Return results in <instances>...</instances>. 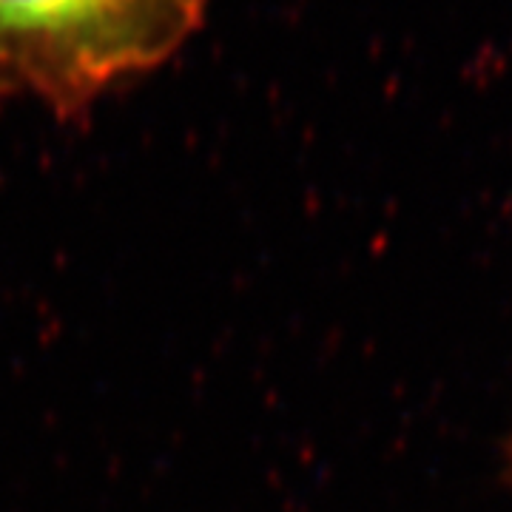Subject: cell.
I'll list each match as a JSON object with an SVG mask.
<instances>
[{"label": "cell", "instance_id": "1", "mask_svg": "<svg viewBox=\"0 0 512 512\" xmlns=\"http://www.w3.org/2000/svg\"><path fill=\"white\" fill-rule=\"evenodd\" d=\"M211 0H0V100L80 120L160 69L202 29Z\"/></svg>", "mask_w": 512, "mask_h": 512}]
</instances>
